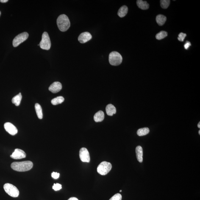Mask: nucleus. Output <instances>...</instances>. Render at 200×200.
<instances>
[{
    "label": "nucleus",
    "instance_id": "39448f33",
    "mask_svg": "<svg viewBox=\"0 0 200 200\" xmlns=\"http://www.w3.org/2000/svg\"><path fill=\"white\" fill-rule=\"evenodd\" d=\"M112 168L111 164L108 162L104 161L98 165L97 171L101 175H105L110 171Z\"/></svg>",
    "mask_w": 200,
    "mask_h": 200
},
{
    "label": "nucleus",
    "instance_id": "a878e982",
    "mask_svg": "<svg viewBox=\"0 0 200 200\" xmlns=\"http://www.w3.org/2000/svg\"><path fill=\"white\" fill-rule=\"evenodd\" d=\"M62 188V185L58 183L54 184L52 187L53 190H54L55 191L60 190Z\"/></svg>",
    "mask_w": 200,
    "mask_h": 200
},
{
    "label": "nucleus",
    "instance_id": "f3484780",
    "mask_svg": "<svg viewBox=\"0 0 200 200\" xmlns=\"http://www.w3.org/2000/svg\"><path fill=\"white\" fill-rule=\"evenodd\" d=\"M128 7L125 5L123 6L118 10V15L121 18H123L127 14L128 12Z\"/></svg>",
    "mask_w": 200,
    "mask_h": 200
},
{
    "label": "nucleus",
    "instance_id": "473e14b6",
    "mask_svg": "<svg viewBox=\"0 0 200 200\" xmlns=\"http://www.w3.org/2000/svg\"><path fill=\"white\" fill-rule=\"evenodd\" d=\"M199 135H200V130H199Z\"/></svg>",
    "mask_w": 200,
    "mask_h": 200
},
{
    "label": "nucleus",
    "instance_id": "423d86ee",
    "mask_svg": "<svg viewBox=\"0 0 200 200\" xmlns=\"http://www.w3.org/2000/svg\"><path fill=\"white\" fill-rule=\"evenodd\" d=\"M51 42L49 35L47 32H44L42 35L41 41L40 43V46L41 49L49 50L51 47Z\"/></svg>",
    "mask_w": 200,
    "mask_h": 200
},
{
    "label": "nucleus",
    "instance_id": "f257e3e1",
    "mask_svg": "<svg viewBox=\"0 0 200 200\" xmlns=\"http://www.w3.org/2000/svg\"><path fill=\"white\" fill-rule=\"evenodd\" d=\"M33 166V163L30 161L13 162L11 167L14 171L18 172H25L29 171Z\"/></svg>",
    "mask_w": 200,
    "mask_h": 200
},
{
    "label": "nucleus",
    "instance_id": "bb28decb",
    "mask_svg": "<svg viewBox=\"0 0 200 200\" xmlns=\"http://www.w3.org/2000/svg\"><path fill=\"white\" fill-rule=\"evenodd\" d=\"M186 36H187V34H184L183 33H181L178 35V40L180 41H184Z\"/></svg>",
    "mask_w": 200,
    "mask_h": 200
},
{
    "label": "nucleus",
    "instance_id": "f8f14e48",
    "mask_svg": "<svg viewBox=\"0 0 200 200\" xmlns=\"http://www.w3.org/2000/svg\"><path fill=\"white\" fill-rule=\"evenodd\" d=\"M62 84L60 82H55L53 83L50 86L49 90L53 93H57L62 90Z\"/></svg>",
    "mask_w": 200,
    "mask_h": 200
},
{
    "label": "nucleus",
    "instance_id": "9b49d317",
    "mask_svg": "<svg viewBox=\"0 0 200 200\" xmlns=\"http://www.w3.org/2000/svg\"><path fill=\"white\" fill-rule=\"evenodd\" d=\"M92 38V36L88 32H84L82 33L79 36L78 41L81 43H87Z\"/></svg>",
    "mask_w": 200,
    "mask_h": 200
},
{
    "label": "nucleus",
    "instance_id": "2f4dec72",
    "mask_svg": "<svg viewBox=\"0 0 200 200\" xmlns=\"http://www.w3.org/2000/svg\"><path fill=\"white\" fill-rule=\"evenodd\" d=\"M198 128H200V122L199 123H198Z\"/></svg>",
    "mask_w": 200,
    "mask_h": 200
},
{
    "label": "nucleus",
    "instance_id": "ddd939ff",
    "mask_svg": "<svg viewBox=\"0 0 200 200\" xmlns=\"http://www.w3.org/2000/svg\"><path fill=\"white\" fill-rule=\"evenodd\" d=\"M136 153L137 160L140 163H142L143 162V148L141 146L137 147L136 148Z\"/></svg>",
    "mask_w": 200,
    "mask_h": 200
},
{
    "label": "nucleus",
    "instance_id": "c85d7f7f",
    "mask_svg": "<svg viewBox=\"0 0 200 200\" xmlns=\"http://www.w3.org/2000/svg\"><path fill=\"white\" fill-rule=\"evenodd\" d=\"M191 43L188 41H187L185 45H184V48L186 49H188V48L190 47V46H191Z\"/></svg>",
    "mask_w": 200,
    "mask_h": 200
},
{
    "label": "nucleus",
    "instance_id": "412c9836",
    "mask_svg": "<svg viewBox=\"0 0 200 200\" xmlns=\"http://www.w3.org/2000/svg\"><path fill=\"white\" fill-rule=\"evenodd\" d=\"M64 98L62 96L57 97V98H54L51 100V104L54 105H57L59 104H62L64 101Z\"/></svg>",
    "mask_w": 200,
    "mask_h": 200
},
{
    "label": "nucleus",
    "instance_id": "1a4fd4ad",
    "mask_svg": "<svg viewBox=\"0 0 200 200\" xmlns=\"http://www.w3.org/2000/svg\"><path fill=\"white\" fill-rule=\"evenodd\" d=\"M4 126L5 130L10 135L13 136L18 133V129L12 123L10 122L5 123Z\"/></svg>",
    "mask_w": 200,
    "mask_h": 200
},
{
    "label": "nucleus",
    "instance_id": "9d476101",
    "mask_svg": "<svg viewBox=\"0 0 200 200\" xmlns=\"http://www.w3.org/2000/svg\"><path fill=\"white\" fill-rule=\"evenodd\" d=\"M10 157L13 159H20L25 158L26 154L23 150L19 149H16Z\"/></svg>",
    "mask_w": 200,
    "mask_h": 200
},
{
    "label": "nucleus",
    "instance_id": "f03ea898",
    "mask_svg": "<svg viewBox=\"0 0 200 200\" xmlns=\"http://www.w3.org/2000/svg\"><path fill=\"white\" fill-rule=\"evenodd\" d=\"M57 24L58 28L62 32L68 30L71 25L69 19L65 14L60 15L58 17Z\"/></svg>",
    "mask_w": 200,
    "mask_h": 200
},
{
    "label": "nucleus",
    "instance_id": "6e6552de",
    "mask_svg": "<svg viewBox=\"0 0 200 200\" xmlns=\"http://www.w3.org/2000/svg\"><path fill=\"white\" fill-rule=\"evenodd\" d=\"M79 157L83 162L89 163L90 161V153L88 150L85 148H81L79 151Z\"/></svg>",
    "mask_w": 200,
    "mask_h": 200
},
{
    "label": "nucleus",
    "instance_id": "dca6fc26",
    "mask_svg": "<svg viewBox=\"0 0 200 200\" xmlns=\"http://www.w3.org/2000/svg\"><path fill=\"white\" fill-rule=\"evenodd\" d=\"M137 4L140 8L143 10H147L149 8V4L146 1H144L142 0H137Z\"/></svg>",
    "mask_w": 200,
    "mask_h": 200
},
{
    "label": "nucleus",
    "instance_id": "72a5a7b5",
    "mask_svg": "<svg viewBox=\"0 0 200 200\" xmlns=\"http://www.w3.org/2000/svg\"><path fill=\"white\" fill-rule=\"evenodd\" d=\"M122 192V190H120V192Z\"/></svg>",
    "mask_w": 200,
    "mask_h": 200
},
{
    "label": "nucleus",
    "instance_id": "6ab92c4d",
    "mask_svg": "<svg viewBox=\"0 0 200 200\" xmlns=\"http://www.w3.org/2000/svg\"><path fill=\"white\" fill-rule=\"evenodd\" d=\"M35 109L37 116L39 119H42L43 118V115L41 106L39 104L37 103L35 104Z\"/></svg>",
    "mask_w": 200,
    "mask_h": 200
},
{
    "label": "nucleus",
    "instance_id": "a211bd4d",
    "mask_svg": "<svg viewBox=\"0 0 200 200\" xmlns=\"http://www.w3.org/2000/svg\"><path fill=\"white\" fill-rule=\"evenodd\" d=\"M166 21V17L163 15H158L156 17V21L159 26L163 25Z\"/></svg>",
    "mask_w": 200,
    "mask_h": 200
},
{
    "label": "nucleus",
    "instance_id": "0eeeda50",
    "mask_svg": "<svg viewBox=\"0 0 200 200\" xmlns=\"http://www.w3.org/2000/svg\"><path fill=\"white\" fill-rule=\"evenodd\" d=\"M28 37L29 34L27 32H24L19 34L13 40V46L14 47H16L21 43L25 41Z\"/></svg>",
    "mask_w": 200,
    "mask_h": 200
},
{
    "label": "nucleus",
    "instance_id": "f704fd0d",
    "mask_svg": "<svg viewBox=\"0 0 200 200\" xmlns=\"http://www.w3.org/2000/svg\"><path fill=\"white\" fill-rule=\"evenodd\" d=\"M1 11H0V16H1Z\"/></svg>",
    "mask_w": 200,
    "mask_h": 200
},
{
    "label": "nucleus",
    "instance_id": "cd10ccee",
    "mask_svg": "<svg viewBox=\"0 0 200 200\" xmlns=\"http://www.w3.org/2000/svg\"><path fill=\"white\" fill-rule=\"evenodd\" d=\"M60 176V174L59 173L57 172H53L51 173V176L54 179H57Z\"/></svg>",
    "mask_w": 200,
    "mask_h": 200
},
{
    "label": "nucleus",
    "instance_id": "7ed1b4c3",
    "mask_svg": "<svg viewBox=\"0 0 200 200\" xmlns=\"http://www.w3.org/2000/svg\"><path fill=\"white\" fill-rule=\"evenodd\" d=\"M109 60L110 64L113 66L119 65L122 61V57L119 53L112 51L109 54Z\"/></svg>",
    "mask_w": 200,
    "mask_h": 200
},
{
    "label": "nucleus",
    "instance_id": "4468645a",
    "mask_svg": "<svg viewBox=\"0 0 200 200\" xmlns=\"http://www.w3.org/2000/svg\"><path fill=\"white\" fill-rule=\"evenodd\" d=\"M106 110L107 114L110 116H112L116 112V108L111 104L107 105L106 107Z\"/></svg>",
    "mask_w": 200,
    "mask_h": 200
},
{
    "label": "nucleus",
    "instance_id": "20e7f679",
    "mask_svg": "<svg viewBox=\"0 0 200 200\" xmlns=\"http://www.w3.org/2000/svg\"><path fill=\"white\" fill-rule=\"evenodd\" d=\"M4 188L6 193L12 197H18L19 195V192L18 188L11 184H5L4 186Z\"/></svg>",
    "mask_w": 200,
    "mask_h": 200
},
{
    "label": "nucleus",
    "instance_id": "b1692460",
    "mask_svg": "<svg viewBox=\"0 0 200 200\" xmlns=\"http://www.w3.org/2000/svg\"><path fill=\"white\" fill-rule=\"evenodd\" d=\"M161 7L162 8L167 9L169 6L170 3L169 0H161L160 1Z\"/></svg>",
    "mask_w": 200,
    "mask_h": 200
},
{
    "label": "nucleus",
    "instance_id": "2eb2a0df",
    "mask_svg": "<svg viewBox=\"0 0 200 200\" xmlns=\"http://www.w3.org/2000/svg\"><path fill=\"white\" fill-rule=\"evenodd\" d=\"M104 112L101 110L97 112L94 116V120L96 122H101L104 120Z\"/></svg>",
    "mask_w": 200,
    "mask_h": 200
},
{
    "label": "nucleus",
    "instance_id": "393cba45",
    "mask_svg": "<svg viewBox=\"0 0 200 200\" xmlns=\"http://www.w3.org/2000/svg\"><path fill=\"white\" fill-rule=\"evenodd\" d=\"M122 196L121 194L117 193L113 195L109 200H122Z\"/></svg>",
    "mask_w": 200,
    "mask_h": 200
},
{
    "label": "nucleus",
    "instance_id": "5701e85b",
    "mask_svg": "<svg viewBox=\"0 0 200 200\" xmlns=\"http://www.w3.org/2000/svg\"><path fill=\"white\" fill-rule=\"evenodd\" d=\"M167 36H168V33L164 31H161L157 34L156 38L157 40H160L165 38Z\"/></svg>",
    "mask_w": 200,
    "mask_h": 200
},
{
    "label": "nucleus",
    "instance_id": "c756f323",
    "mask_svg": "<svg viewBox=\"0 0 200 200\" xmlns=\"http://www.w3.org/2000/svg\"><path fill=\"white\" fill-rule=\"evenodd\" d=\"M68 200H79L77 198L75 197H72L70 198Z\"/></svg>",
    "mask_w": 200,
    "mask_h": 200
},
{
    "label": "nucleus",
    "instance_id": "7c9ffc66",
    "mask_svg": "<svg viewBox=\"0 0 200 200\" xmlns=\"http://www.w3.org/2000/svg\"><path fill=\"white\" fill-rule=\"evenodd\" d=\"M8 1V0H0V1L3 3L7 2Z\"/></svg>",
    "mask_w": 200,
    "mask_h": 200
},
{
    "label": "nucleus",
    "instance_id": "4be33fe9",
    "mask_svg": "<svg viewBox=\"0 0 200 200\" xmlns=\"http://www.w3.org/2000/svg\"><path fill=\"white\" fill-rule=\"evenodd\" d=\"M149 129L148 128H143L139 129L137 131V134L139 136H143L147 135L149 132Z\"/></svg>",
    "mask_w": 200,
    "mask_h": 200
},
{
    "label": "nucleus",
    "instance_id": "aec40b11",
    "mask_svg": "<svg viewBox=\"0 0 200 200\" xmlns=\"http://www.w3.org/2000/svg\"><path fill=\"white\" fill-rule=\"evenodd\" d=\"M22 99L21 93H20L18 95H16L12 98V101L13 104H14L16 106H19L21 104Z\"/></svg>",
    "mask_w": 200,
    "mask_h": 200
}]
</instances>
